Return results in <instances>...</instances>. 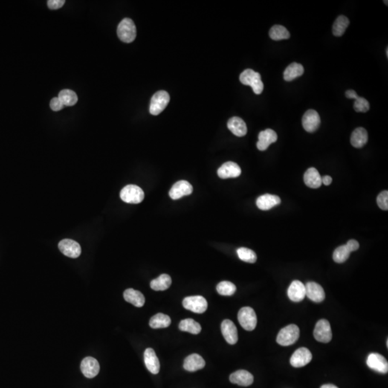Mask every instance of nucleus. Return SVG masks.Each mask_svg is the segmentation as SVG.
<instances>
[{"mask_svg": "<svg viewBox=\"0 0 388 388\" xmlns=\"http://www.w3.org/2000/svg\"><path fill=\"white\" fill-rule=\"evenodd\" d=\"M239 80L242 85L251 86L255 94L259 95L263 91L264 85L261 80L260 74L253 70H244L239 76Z\"/></svg>", "mask_w": 388, "mask_h": 388, "instance_id": "f257e3e1", "label": "nucleus"}, {"mask_svg": "<svg viewBox=\"0 0 388 388\" xmlns=\"http://www.w3.org/2000/svg\"><path fill=\"white\" fill-rule=\"evenodd\" d=\"M299 336V328L295 324L288 325L280 331L278 334L277 342L281 346H290L297 342Z\"/></svg>", "mask_w": 388, "mask_h": 388, "instance_id": "f03ea898", "label": "nucleus"}, {"mask_svg": "<svg viewBox=\"0 0 388 388\" xmlns=\"http://www.w3.org/2000/svg\"><path fill=\"white\" fill-rule=\"evenodd\" d=\"M120 198L128 204H137L141 203L145 198L143 189L135 185H128L122 189Z\"/></svg>", "mask_w": 388, "mask_h": 388, "instance_id": "7ed1b4c3", "label": "nucleus"}, {"mask_svg": "<svg viewBox=\"0 0 388 388\" xmlns=\"http://www.w3.org/2000/svg\"><path fill=\"white\" fill-rule=\"evenodd\" d=\"M117 36L124 43H129L135 39L137 36L135 24L129 18L122 20L117 27Z\"/></svg>", "mask_w": 388, "mask_h": 388, "instance_id": "20e7f679", "label": "nucleus"}, {"mask_svg": "<svg viewBox=\"0 0 388 388\" xmlns=\"http://www.w3.org/2000/svg\"><path fill=\"white\" fill-rule=\"evenodd\" d=\"M170 102V96L166 91H159L151 99L150 112L152 115H158L166 109Z\"/></svg>", "mask_w": 388, "mask_h": 388, "instance_id": "39448f33", "label": "nucleus"}, {"mask_svg": "<svg viewBox=\"0 0 388 388\" xmlns=\"http://www.w3.org/2000/svg\"><path fill=\"white\" fill-rule=\"evenodd\" d=\"M238 321L242 327L247 331H253L258 323L256 314L250 307H244L239 310Z\"/></svg>", "mask_w": 388, "mask_h": 388, "instance_id": "423d86ee", "label": "nucleus"}, {"mask_svg": "<svg viewBox=\"0 0 388 388\" xmlns=\"http://www.w3.org/2000/svg\"><path fill=\"white\" fill-rule=\"evenodd\" d=\"M183 305L186 309L196 314H203L208 308L207 301L203 296H194L185 298Z\"/></svg>", "mask_w": 388, "mask_h": 388, "instance_id": "0eeeda50", "label": "nucleus"}, {"mask_svg": "<svg viewBox=\"0 0 388 388\" xmlns=\"http://www.w3.org/2000/svg\"><path fill=\"white\" fill-rule=\"evenodd\" d=\"M314 335L318 342L328 343L332 339V331L329 322L326 319L319 320L314 328Z\"/></svg>", "mask_w": 388, "mask_h": 388, "instance_id": "6e6552de", "label": "nucleus"}, {"mask_svg": "<svg viewBox=\"0 0 388 388\" xmlns=\"http://www.w3.org/2000/svg\"><path fill=\"white\" fill-rule=\"evenodd\" d=\"M366 365L370 369L380 373H388V363L387 360L381 354L377 353H372L369 354L366 360Z\"/></svg>", "mask_w": 388, "mask_h": 388, "instance_id": "1a4fd4ad", "label": "nucleus"}, {"mask_svg": "<svg viewBox=\"0 0 388 388\" xmlns=\"http://www.w3.org/2000/svg\"><path fill=\"white\" fill-rule=\"evenodd\" d=\"M302 124H303L304 129L306 132H314L320 126V116L315 110H308L303 114Z\"/></svg>", "mask_w": 388, "mask_h": 388, "instance_id": "9d476101", "label": "nucleus"}, {"mask_svg": "<svg viewBox=\"0 0 388 388\" xmlns=\"http://www.w3.org/2000/svg\"><path fill=\"white\" fill-rule=\"evenodd\" d=\"M59 248L63 254L68 258H77L82 253L80 244L72 239H63L59 242Z\"/></svg>", "mask_w": 388, "mask_h": 388, "instance_id": "9b49d317", "label": "nucleus"}, {"mask_svg": "<svg viewBox=\"0 0 388 388\" xmlns=\"http://www.w3.org/2000/svg\"><path fill=\"white\" fill-rule=\"evenodd\" d=\"M312 360V354L307 348L297 349L292 355L290 363L293 367H303Z\"/></svg>", "mask_w": 388, "mask_h": 388, "instance_id": "f8f14e48", "label": "nucleus"}, {"mask_svg": "<svg viewBox=\"0 0 388 388\" xmlns=\"http://www.w3.org/2000/svg\"><path fill=\"white\" fill-rule=\"evenodd\" d=\"M193 192V186L186 181H180L175 183L169 192L172 199L177 200L185 195H189Z\"/></svg>", "mask_w": 388, "mask_h": 388, "instance_id": "ddd939ff", "label": "nucleus"}, {"mask_svg": "<svg viewBox=\"0 0 388 388\" xmlns=\"http://www.w3.org/2000/svg\"><path fill=\"white\" fill-rule=\"evenodd\" d=\"M305 287V296L316 303H321L325 299V292L319 284L314 282H307Z\"/></svg>", "mask_w": 388, "mask_h": 388, "instance_id": "4468645a", "label": "nucleus"}, {"mask_svg": "<svg viewBox=\"0 0 388 388\" xmlns=\"http://www.w3.org/2000/svg\"><path fill=\"white\" fill-rule=\"evenodd\" d=\"M81 370L87 378H93L99 374L100 366L96 359L87 357L82 360Z\"/></svg>", "mask_w": 388, "mask_h": 388, "instance_id": "2eb2a0df", "label": "nucleus"}, {"mask_svg": "<svg viewBox=\"0 0 388 388\" xmlns=\"http://www.w3.org/2000/svg\"><path fill=\"white\" fill-rule=\"evenodd\" d=\"M221 333L227 343L235 345L238 341L237 328L235 323L229 319L223 321L221 323Z\"/></svg>", "mask_w": 388, "mask_h": 388, "instance_id": "dca6fc26", "label": "nucleus"}, {"mask_svg": "<svg viewBox=\"0 0 388 388\" xmlns=\"http://www.w3.org/2000/svg\"><path fill=\"white\" fill-rule=\"evenodd\" d=\"M217 173L219 178L227 179V178H237L242 173V171L236 163L227 162L218 169Z\"/></svg>", "mask_w": 388, "mask_h": 388, "instance_id": "f3484780", "label": "nucleus"}, {"mask_svg": "<svg viewBox=\"0 0 388 388\" xmlns=\"http://www.w3.org/2000/svg\"><path fill=\"white\" fill-rule=\"evenodd\" d=\"M278 140V134L271 129H267L259 132L257 148L259 151H266L272 143H276Z\"/></svg>", "mask_w": 388, "mask_h": 388, "instance_id": "a211bd4d", "label": "nucleus"}, {"mask_svg": "<svg viewBox=\"0 0 388 388\" xmlns=\"http://www.w3.org/2000/svg\"><path fill=\"white\" fill-rule=\"evenodd\" d=\"M230 380L233 384L238 385L243 387L251 386L254 382V377L248 371L240 369L236 371L230 375Z\"/></svg>", "mask_w": 388, "mask_h": 388, "instance_id": "6ab92c4d", "label": "nucleus"}, {"mask_svg": "<svg viewBox=\"0 0 388 388\" xmlns=\"http://www.w3.org/2000/svg\"><path fill=\"white\" fill-rule=\"evenodd\" d=\"M144 361L147 369L152 374L157 375L160 372V362L155 351L152 348H148L144 353Z\"/></svg>", "mask_w": 388, "mask_h": 388, "instance_id": "aec40b11", "label": "nucleus"}, {"mask_svg": "<svg viewBox=\"0 0 388 388\" xmlns=\"http://www.w3.org/2000/svg\"><path fill=\"white\" fill-rule=\"evenodd\" d=\"M288 296L292 302H302L305 296V285L299 280L293 281L288 288Z\"/></svg>", "mask_w": 388, "mask_h": 388, "instance_id": "412c9836", "label": "nucleus"}, {"mask_svg": "<svg viewBox=\"0 0 388 388\" xmlns=\"http://www.w3.org/2000/svg\"><path fill=\"white\" fill-rule=\"evenodd\" d=\"M205 365V361L201 356L198 354H192L185 359L183 368L189 372H195L203 369Z\"/></svg>", "mask_w": 388, "mask_h": 388, "instance_id": "4be33fe9", "label": "nucleus"}, {"mask_svg": "<svg viewBox=\"0 0 388 388\" xmlns=\"http://www.w3.org/2000/svg\"><path fill=\"white\" fill-rule=\"evenodd\" d=\"M280 202V198L278 195L267 194L258 197L256 204L260 210L267 211L274 206L279 205Z\"/></svg>", "mask_w": 388, "mask_h": 388, "instance_id": "5701e85b", "label": "nucleus"}, {"mask_svg": "<svg viewBox=\"0 0 388 388\" xmlns=\"http://www.w3.org/2000/svg\"><path fill=\"white\" fill-rule=\"evenodd\" d=\"M227 127L231 132L237 137H243L247 133V125L244 120L239 117H234L230 118L227 122Z\"/></svg>", "mask_w": 388, "mask_h": 388, "instance_id": "b1692460", "label": "nucleus"}, {"mask_svg": "<svg viewBox=\"0 0 388 388\" xmlns=\"http://www.w3.org/2000/svg\"><path fill=\"white\" fill-rule=\"evenodd\" d=\"M304 182L311 189H318L322 184V176L314 168H310L304 174Z\"/></svg>", "mask_w": 388, "mask_h": 388, "instance_id": "393cba45", "label": "nucleus"}, {"mask_svg": "<svg viewBox=\"0 0 388 388\" xmlns=\"http://www.w3.org/2000/svg\"><path fill=\"white\" fill-rule=\"evenodd\" d=\"M124 299L128 303L138 308L143 307L146 302V299L143 293L132 288H129L124 292Z\"/></svg>", "mask_w": 388, "mask_h": 388, "instance_id": "a878e982", "label": "nucleus"}, {"mask_svg": "<svg viewBox=\"0 0 388 388\" xmlns=\"http://www.w3.org/2000/svg\"><path fill=\"white\" fill-rule=\"evenodd\" d=\"M349 99H354V109L357 112H366L369 109V103L365 98L358 97L354 90H348L345 94Z\"/></svg>", "mask_w": 388, "mask_h": 388, "instance_id": "bb28decb", "label": "nucleus"}, {"mask_svg": "<svg viewBox=\"0 0 388 388\" xmlns=\"http://www.w3.org/2000/svg\"><path fill=\"white\" fill-rule=\"evenodd\" d=\"M350 141L354 148H361L364 147L368 141V134L366 129L363 128L354 129L351 135Z\"/></svg>", "mask_w": 388, "mask_h": 388, "instance_id": "cd10ccee", "label": "nucleus"}, {"mask_svg": "<svg viewBox=\"0 0 388 388\" xmlns=\"http://www.w3.org/2000/svg\"><path fill=\"white\" fill-rule=\"evenodd\" d=\"M304 73V68L302 64L293 63L290 64L283 73V77L286 82H291L296 78L300 77Z\"/></svg>", "mask_w": 388, "mask_h": 388, "instance_id": "c85d7f7f", "label": "nucleus"}, {"mask_svg": "<svg viewBox=\"0 0 388 388\" xmlns=\"http://www.w3.org/2000/svg\"><path fill=\"white\" fill-rule=\"evenodd\" d=\"M172 283V280L170 276L167 274H162L156 279L152 280L151 282V287L155 291H163L169 289Z\"/></svg>", "mask_w": 388, "mask_h": 388, "instance_id": "c756f323", "label": "nucleus"}, {"mask_svg": "<svg viewBox=\"0 0 388 388\" xmlns=\"http://www.w3.org/2000/svg\"><path fill=\"white\" fill-rule=\"evenodd\" d=\"M171 323V318L161 313L152 316L149 322L150 326L152 328H167L170 326Z\"/></svg>", "mask_w": 388, "mask_h": 388, "instance_id": "7c9ffc66", "label": "nucleus"}, {"mask_svg": "<svg viewBox=\"0 0 388 388\" xmlns=\"http://www.w3.org/2000/svg\"><path fill=\"white\" fill-rule=\"evenodd\" d=\"M179 328L181 331L192 334H198L201 331V325L192 319H186L181 321L179 323Z\"/></svg>", "mask_w": 388, "mask_h": 388, "instance_id": "2f4dec72", "label": "nucleus"}, {"mask_svg": "<svg viewBox=\"0 0 388 388\" xmlns=\"http://www.w3.org/2000/svg\"><path fill=\"white\" fill-rule=\"evenodd\" d=\"M349 24V19L346 16H344V15L339 16L333 24L332 30L334 36L337 37L343 36Z\"/></svg>", "mask_w": 388, "mask_h": 388, "instance_id": "473e14b6", "label": "nucleus"}, {"mask_svg": "<svg viewBox=\"0 0 388 388\" xmlns=\"http://www.w3.org/2000/svg\"><path fill=\"white\" fill-rule=\"evenodd\" d=\"M269 36L272 40L274 41H281V40H287L290 38L289 32L285 28L284 26L276 24L273 26L269 32Z\"/></svg>", "mask_w": 388, "mask_h": 388, "instance_id": "72a5a7b5", "label": "nucleus"}, {"mask_svg": "<svg viewBox=\"0 0 388 388\" xmlns=\"http://www.w3.org/2000/svg\"><path fill=\"white\" fill-rule=\"evenodd\" d=\"M59 99L64 107H72L78 102V97L76 93L69 89H64L59 93Z\"/></svg>", "mask_w": 388, "mask_h": 388, "instance_id": "f704fd0d", "label": "nucleus"}, {"mask_svg": "<svg viewBox=\"0 0 388 388\" xmlns=\"http://www.w3.org/2000/svg\"><path fill=\"white\" fill-rule=\"evenodd\" d=\"M351 254V252L349 251V249L346 247V244L345 245H342L340 247H337L334 250L333 253V259L337 263H343L346 259L349 258V255Z\"/></svg>", "mask_w": 388, "mask_h": 388, "instance_id": "c9c22d12", "label": "nucleus"}, {"mask_svg": "<svg viewBox=\"0 0 388 388\" xmlns=\"http://www.w3.org/2000/svg\"><path fill=\"white\" fill-rule=\"evenodd\" d=\"M238 257L241 260L248 263H255L257 261V255L254 251L246 247H240L237 250Z\"/></svg>", "mask_w": 388, "mask_h": 388, "instance_id": "e433bc0d", "label": "nucleus"}, {"mask_svg": "<svg viewBox=\"0 0 388 388\" xmlns=\"http://www.w3.org/2000/svg\"><path fill=\"white\" fill-rule=\"evenodd\" d=\"M236 290L235 284L230 281H221L216 286V291L221 296H232Z\"/></svg>", "mask_w": 388, "mask_h": 388, "instance_id": "4c0bfd02", "label": "nucleus"}, {"mask_svg": "<svg viewBox=\"0 0 388 388\" xmlns=\"http://www.w3.org/2000/svg\"><path fill=\"white\" fill-rule=\"evenodd\" d=\"M377 205L383 210L388 209V192L384 191L379 194L377 198Z\"/></svg>", "mask_w": 388, "mask_h": 388, "instance_id": "58836bf2", "label": "nucleus"}, {"mask_svg": "<svg viewBox=\"0 0 388 388\" xmlns=\"http://www.w3.org/2000/svg\"><path fill=\"white\" fill-rule=\"evenodd\" d=\"M50 108L55 111H59L64 108V105L59 97H55L52 99L50 103Z\"/></svg>", "mask_w": 388, "mask_h": 388, "instance_id": "ea45409f", "label": "nucleus"}, {"mask_svg": "<svg viewBox=\"0 0 388 388\" xmlns=\"http://www.w3.org/2000/svg\"><path fill=\"white\" fill-rule=\"evenodd\" d=\"M65 1L64 0H49L48 6L51 10H58L63 7Z\"/></svg>", "mask_w": 388, "mask_h": 388, "instance_id": "a19ab883", "label": "nucleus"}, {"mask_svg": "<svg viewBox=\"0 0 388 388\" xmlns=\"http://www.w3.org/2000/svg\"><path fill=\"white\" fill-rule=\"evenodd\" d=\"M346 247L349 249V251L352 253V252L356 251V250H358L359 247H360V244L357 241L354 240V239H350V240L348 241L347 243L346 244Z\"/></svg>", "mask_w": 388, "mask_h": 388, "instance_id": "79ce46f5", "label": "nucleus"}, {"mask_svg": "<svg viewBox=\"0 0 388 388\" xmlns=\"http://www.w3.org/2000/svg\"><path fill=\"white\" fill-rule=\"evenodd\" d=\"M322 181L325 186H328L332 182V178L329 175H325L323 178H322Z\"/></svg>", "mask_w": 388, "mask_h": 388, "instance_id": "37998d69", "label": "nucleus"}, {"mask_svg": "<svg viewBox=\"0 0 388 388\" xmlns=\"http://www.w3.org/2000/svg\"><path fill=\"white\" fill-rule=\"evenodd\" d=\"M321 388H337V386H334V385L328 384V385H323L322 386Z\"/></svg>", "mask_w": 388, "mask_h": 388, "instance_id": "c03bdc74", "label": "nucleus"}, {"mask_svg": "<svg viewBox=\"0 0 388 388\" xmlns=\"http://www.w3.org/2000/svg\"><path fill=\"white\" fill-rule=\"evenodd\" d=\"M386 54H387V57H388V48L386 49Z\"/></svg>", "mask_w": 388, "mask_h": 388, "instance_id": "a18cd8bd", "label": "nucleus"}, {"mask_svg": "<svg viewBox=\"0 0 388 388\" xmlns=\"http://www.w3.org/2000/svg\"><path fill=\"white\" fill-rule=\"evenodd\" d=\"M388 346V340H387V347Z\"/></svg>", "mask_w": 388, "mask_h": 388, "instance_id": "49530a36", "label": "nucleus"}]
</instances>
